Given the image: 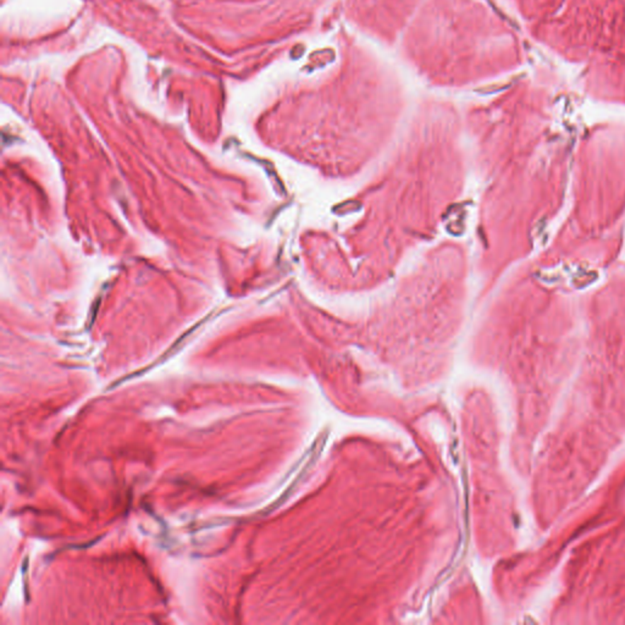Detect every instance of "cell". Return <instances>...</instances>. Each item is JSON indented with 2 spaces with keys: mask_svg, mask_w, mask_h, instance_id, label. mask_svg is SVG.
I'll use <instances>...</instances> for the list:
<instances>
[{
  "mask_svg": "<svg viewBox=\"0 0 625 625\" xmlns=\"http://www.w3.org/2000/svg\"><path fill=\"white\" fill-rule=\"evenodd\" d=\"M423 0H344L346 21L366 37L395 48Z\"/></svg>",
  "mask_w": 625,
  "mask_h": 625,
  "instance_id": "cell-2",
  "label": "cell"
},
{
  "mask_svg": "<svg viewBox=\"0 0 625 625\" xmlns=\"http://www.w3.org/2000/svg\"><path fill=\"white\" fill-rule=\"evenodd\" d=\"M479 11L475 0H423L398 40V54L426 83H474L479 72Z\"/></svg>",
  "mask_w": 625,
  "mask_h": 625,
  "instance_id": "cell-1",
  "label": "cell"
}]
</instances>
